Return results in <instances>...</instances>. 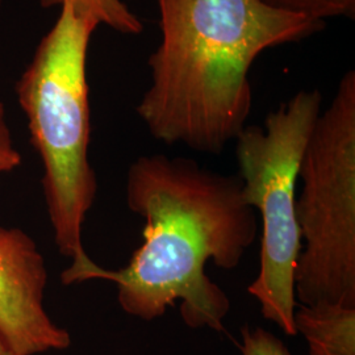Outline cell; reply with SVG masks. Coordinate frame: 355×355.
Here are the masks:
<instances>
[{
	"label": "cell",
	"mask_w": 355,
	"mask_h": 355,
	"mask_svg": "<svg viewBox=\"0 0 355 355\" xmlns=\"http://www.w3.org/2000/svg\"><path fill=\"white\" fill-rule=\"evenodd\" d=\"M21 164V154L17 150L12 132L7 121L6 105L0 102V174L13 171Z\"/></svg>",
	"instance_id": "obj_11"
},
{
	"label": "cell",
	"mask_w": 355,
	"mask_h": 355,
	"mask_svg": "<svg viewBox=\"0 0 355 355\" xmlns=\"http://www.w3.org/2000/svg\"><path fill=\"white\" fill-rule=\"evenodd\" d=\"M268 6L288 12L300 13L318 21L334 17L354 19L355 0H262Z\"/></svg>",
	"instance_id": "obj_9"
},
{
	"label": "cell",
	"mask_w": 355,
	"mask_h": 355,
	"mask_svg": "<svg viewBox=\"0 0 355 355\" xmlns=\"http://www.w3.org/2000/svg\"><path fill=\"white\" fill-rule=\"evenodd\" d=\"M3 1H4V0H0V8H1V4H3Z\"/></svg>",
	"instance_id": "obj_13"
},
{
	"label": "cell",
	"mask_w": 355,
	"mask_h": 355,
	"mask_svg": "<svg viewBox=\"0 0 355 355\" xmlns=\"http://www.w3.org/2000/svg\"><path fill=\"white\" fill-rule=\"evenodd\" d=\"M322 111L318 89L296 92L267 114L263 125H246L236 137L245 203L259 215L261 266L248 292L262 316L296 336L295 270L303 248L296 220L297 180L305 146Z\"/></svg>",
	"instance_id": "obj_4"
},
{
	"label": "cell",
	"mask_w": 355,
	"mask_h": 355,
	"mask_svg": "<svg viewBox=\"0 0 355 355\" xmlns=\"http://www.w3.org/2000/svg\"><path fill=\"white\" fill-rule=\"evenodd\" d=\"M0 355H19L1 331H0Z\"/></svg>",
	"instance_id": "obj_12"
},
{
	"label": "cell",
	"mask_w": 355,
	"mask_h": 355,
	"mask_svg": "<svg viewBox=\"0 0 355 355\" xmlns=\"http://www.w3.org/2000/svg\"><path fill=\"white\" fill-rule=\"evenodd\" d=\"M241 336L242 355H291L278 337L261 327H243Z\"/></svg>",
	"instance_id": "obj_10"
},
{
	"label": "cell",
	"mask_w": 355,
	"mask_h": 355,
	"mask_svg": "<svg viewBox=\"0 0 355 355\" xmlns=\"http://www.w3.org/2000/svg\"><path fill=\"white\" fill-rule=\"evenodd\" d=\"M70 4L78 15L87 17L98 26H110L123 35H140L144 24L123 0H40L44 8Z\"/></svg>",
	"instance_id": "obj_8"
},
{
	"label": "cell",
	"mask_w": 355,
	"mask_h": 355,
	"mask_svg": "<svg viewBox=\"0 0 355 355\" xmlns=\"http://www.w3.org/2000/svg\"><path fill=\"white\" fill-rule=\"evenodd\" d=\"M296 199L304 248L295 270L297 304L355 306V71L334 98L305 146Z\"/></svg>",
	"instance_id": "obj_5"
},
{
	"label": "cell",
	"mask_w": 355,
	"mask_h": 355,
	"mask_svg": "<svg viewBox=\"0 0 355 355\" xmlns=\"http://www.w3.org/2000/svg\"><path fill=\"white\" fill-rule=\"evenodd\" d=\"M98 26L64 3L16 83L31 144L42 162L41 183L54 241L71 261L61 275L64 286L86 282L96 265L85 250L82 233L98 195L89 164L87 82L89 40Z\"/></svg>",
	"instance_id": "obj_3"
},
{
	"label": "cell",
	"mask_w": 355,
	"mask_h": 355,
	"mask_svg": "<svg viewBox=\"0 0 355 355\" xmlns=\"http://www.w3.org/2000/svg\"><path fill=\"white\" fill-rule=\"evenodd\" d=\"M48 270L35 240L0 227V331L19 355L62 352L71 336L45 309Z\"/></svg>",
	"instance_id": "obj_6"
},
{
	"label": "cell",
	"mask_w": 355,
	"mask_h": 355,
	"mask_svg": "<svg viewBox=\"0 0 355 355\" xmlns=\"http://www.w3.org/2000/svg\"><path fill=\"white\" fill-rule=\"evenodd\" d=\"M161 41L150 86L136 107L157 141L220 154L253 107L249 73L267 49L318 33L324 23L262 0H157Z\"/></svg>",
	"instance_id": "obj_2"
},
{
	"label": "cell",
	"mask_w": 355,
	"mask_h": 355,
	"mask_svg": "<svg viewBox=\"0 0 355 355\" xmlns=\"http://www.w3.org/2000/svg\"><path fill=\"white\" fill-rule=\"evenodd\" d=\"M293 322L308 355H355V306L297 304Z\"/></svg>",
	"instance_id": "obj_7"
},
{
	"label": "cell",
	"mask_w": 355,
	"mask_h": 355,
	"mask_svg": "<svg viewBox=\"0 0 355 355\" xmlns=\"http://www.w3.org/2000/svg\"><path fill=\"white\" fill-rule=\"evenodd\" d=\"M128 208L144 218V242L119 270L94 267L87 280H108L132 318L153 321L175 306L191 329L221 331L230 311L227 292L205 266H240L259 232L239 175H223L191 158L141 155L129 166Z\"/></svg>",
	"instance_id": "obj_1"
}]
</instances>
